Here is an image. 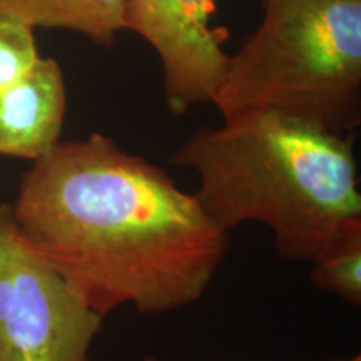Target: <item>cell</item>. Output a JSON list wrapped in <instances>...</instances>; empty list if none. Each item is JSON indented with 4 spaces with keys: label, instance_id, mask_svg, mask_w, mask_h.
<instances>
[{
    "label": "cell",
    "instance_id": "5b68a950",
    "mask_svg": "<svg viewBox=\"0 0 361 361\" xmlns=\"http://www.w3.org/2000/svg\"><path fill=\"white\" fill-rule=\"evenodd\" d=\"M214 11V0H128L126 29L159 54L166 104L176 116L213 101L229 69L228 34L211 27Z\"/></svg>",
    "mask_w": 361,
    "mask_h": 361
},
{
    "label": "cell",
    "instance_id": "ba28073f",
    "mask_svg": "<svg viewBox=\"0 0 361 361\" xmlns=\"http://www.w3.org/2000/svg\"><path fill=\"white\" fill-rule=\"evenodd\" d=\"M311 283L346 303L361 306V238L346 243L313 261Z\"/></svg>",
    "mask_w": 361,
    "mask_h": 361
},
{
    "label": "cell",
    "instance_id": "7a4b0ae2",
    "mask_svg": "<svg viewBox=\"0 0 361 361\" xmlns=\"http://www.w3.org/2000/svg\"><path fill=\"white\" fill-rule=\"evenodd\" d=\"M171 162L194 169V194L224 229L258 221L281 258L310 261L361 238V194L351 135L271 109H245L202 128Z\"/></svg>",
    "mask_w": 361,
    "mask_h": 361
},
{
    "label": "cell",
    "instance_id": "30bf717a",
    "mask_svg": "<svg viewBox=\"0 0 361 361\" xmlns=\"http://www.w3.org/2000/svg\"><path fill=\"white\" fill-rule=\"evenodd\" d=\"M144 361H171V360L159 358V356H147V358L144 360ZM331 361H361V356L356 355V356H353V358H348V360H345V358H336V360H331Z\"/></svg>",
    "mask_w": 361,
    "mask_h": 361
},
{
    "label": "cell",
    "instance_id": "9c48e42d",
    "mask_svg": "<svg viewBox=\"0 0 361 361\" xmlns=\"http://www.w3.org/2000/svg\"><path fill=\"white\" fill-rule=\"evenodd\" d=\"M39 59L34 29L17 20L0 19V89L24 78Z\"/></svg>",
    "mask_w": 361,
    "mask_h": 361
},
{
    "label": "cell",
    "instance_id": "6da1fadb",
    "mask_svg": "<svg viewBox=\"0 0 361 361\" xmlns=\"http://www.w3.org/2000/svg\"><path fill=\"white\" fill-rule=\"evenodd\" d=\"M25 241L106 318L161 314L204 295L228 233L161 168L92 134L34 161L12 204Z\"/></svg>",
    "mask_w": 361,
    "mask_h": 361
},
{
    "label": "cell",
    "instance_id": "3957f363",
    "mask_svg": "<svg viewBox=\"0 0 361 361\" xmlns=\"http://www.w3.org/2000/svg\"><path fill=\"white\" fill-rule=\"evenodd\" d=\"M216 90L223 117L271 109L351 135L361 117V0H263Z\"/></svg>",
    "mask_w": 361,
    "mask_h": 361
},
{
    "label": "cell",
    "instance_id": "52a82bcc",
    "mask_svg": "<svg viewBox=\"0 0 361 361\" xmlns=\"http://www.w3.org/2000/svg\"><path fill=\"white\" fill-rule=\"evenodd\" d=\"M126 7L128 0H0V19L30 29L74 30L99 45H109L126 29Z\"/></svg>",
    "mask_w": 361,
    "mask_h": 361
},
{
    "label": "cell",
    "instance_id": "277c9868",
    "mask_svg": "<svg viewBox=\"0 0 361 361\" xmlns=\"http://www.w3.org/2000/svg\"><path fill=\"white\" fill-rule=\"evenodd\" d=\"M102 322L0 204V361H89Z\"/></svg>",
    "mask_w": 361,
    "mask_h": 361
},
{
    "label": "cell",
    "instance_id": "8992f818",
    "mask_svg": "<svg viewBox=\"0 0 361 361\" xmlns=\"http://www.w3.org/2000/svg\"><path fill=\"white\" fill-rule=\"evenodd\" d=\"M67 107L66 80L54 59L0 89V156L37 161L59 144Z\"/></svg>",
    "mask_w": 361,
    "mask_h": 361
}]
</instances>
